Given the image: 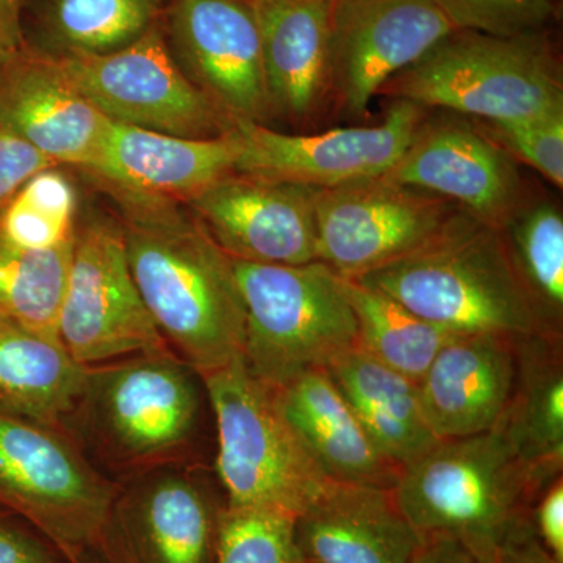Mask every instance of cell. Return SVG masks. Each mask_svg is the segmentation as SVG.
Wrapping results in <instances>:
<instances>
[{
  "label": "cell",
  "instance_id": "39",
  "mask_svg": "<svg viewBox=\"0 0 563 563\" xmlns=\"http://www.w3.org/2000/svg\"><path fill=\"white\" fill-rule=\"evenodd\" d=\"M410 563H477L472 555L465 553L459 544L451 540L433 539L422 540L420 550L417 551Z\"/></svg>",
  "mask_w": 563,
  "mask_h": 563
},
{
  "label": "cell",
  "instance_id": "29",
  "mask_svg": "<svg viewBox=\"0 0 563 563\" xmlns=\"http://www.w3.org/2000/svg\"><path fill=\"white\" fill-rule=\"evenodd\" d=\"M74 242L76 236L49 250H24L0 236V312L29 331L58 339Z\"/></svg>",
  "mask_w": 563,
  "mask_h": 563
},
{
  "label": "cell",
  "instance_id": "7",
  "mask_svg": "<svg viewBox=\"0 0 563 563\" xmlns=\"http://www.w3.org/2000/svg\"><path fill=\"white\" fill-rule=\"evenodd\" d=\"M232 262L246 313L243 358L263 383L284 387L357 346L346 280L325 263Z\"/></svg>",
  "mask_w": 563,
  "mask_h": 563
},
{
  "label": "cell",
  "instance_id": "32",
  "mask_svg": "<svg viewBox=\"0 0 563 563\" xmlns=\"http://www.w3.org/2000/svg\"><path fill=\"white\" fill-rule=\"evenodd\" d=\"M213 563H302L296 547L295 518L224 506Z\"/></svg>",
  "mask_w": 563,
  "mask_h": 563
},
{
  "label": "cell",
  "instance_id": "21",
  "mask_svg": "<svg viewBox=\"0 0 563 563\" xmlns=\"http://www.w3.org/2000/svg\"><path fill=\"white\" fill-rule=\"evenodd\" d=\"M302 563H410L422 540L393 488L329 483L298 517Z\"/></svg>",
  "mask_w": 563,
  "mask_h": 563
},
{
  "label": "cell",
  "instance_id": "36",
  "mask_svg": "<svg viewBox=\"0 0 563 563\" xmlns=\"http://www.w3.org/2000/svg\"><path fill=\"white\" fill-rule=\"evenodd\" d=\"M0 563H69L55 544L29 523L0 517Z\"/></svg>",
  "mask_w": 563,
  "mask_h": 563
},
{
  "label": "cell",
  "instance_id": "16",
  "mask_svg": "<svg viewBox=\"0 0 563 563\" xmlns=\"http://www.w3.org/2000/svg\"><path fill=\"white\" fill-rule=\"evenodd\" d=\"M173 55L192 84L235 124L273 120L261 35L250 0H173Z\"/></svg>",
  "mask_w": 563,
  "mask_h": 563
},
{
  "label": "cell",
  "instance_id": "22",
  "mask_svg": "<svg viewBox=\"0 0 563 563\" xmlns=\"http://www.w3.org/2000/svg\"><path fill=\"white\" fill-rule=\"evenodd\" d=\"M239 139H185L111 121L92 176L103 187L185 202L235 173Z\"/></svg>",
  "mask_w": 563,
  "mask_h": 563
},
{
  "label": "cell",
  "instance_id": "28",
  "mask_svg": "<svg viewBox=\"0 0 563 563\" xmlns=\"http://www.w3.org/2000/svg\"><path fill=\"white\" fill-rule=\"evenodd\" d=\"M515 272L520 277L544 335L563 329V214L551 201H531L503 231Z\"/></svg>",
  "mask_w": 563,
  "mask_h": 563
},
{
  "label": "cell",
  "instance_id": "12",
  "mask_svg": "<svg viewBox=\"0 0 563 563\" xmlns=\"http://www.w3.org/2000/svg\"><path fill=\"white\" fill-rule=\"evenodd\" d=\"M428 113L413 102L390 101L377 124L317 133H282L257 122H235V172L313 190L374 179L401 158Z\"/></svg>",
  "mask_w": 563,
  "mask_h": 563
},
{
  "label": "cell",
  "instance_id": "31",
  "mask_svg": "<svg viewBox=\"0 0 563 563\" xmlns=\"http://www.w3.org/2000/svg\"><path fill=\"white\" fill-rule=\"evenodd\" d=\"M76 188L57 166L25 180L0 211V236L24 250H49L76 236Z\"/></svg>",
  "mask_w": 563,
  "mask_h": 563
},
{
  "label": "cell",
  "instance_id": "26",
  "mask_svg": "<svg viewBox=\"0 0 563 563\" xmlns=\"http://www.w3.org/2000/svg\"><path fill=\"white\" fill-rule=\"evenodd\" d=\"M517 376L501 426L526 461L561 476L563 468V358L561 336H515Z\"/></svg>",
  "mask_w": 563,
  "mask_h": 563
},
{
  "label": "cell",
  "instance_id": "15",
  "mask_svg": "<svg viewBox=\"0 0 563 563\" xmlns=\"http://www.w3.org/2000/svg\"><path fill=\"white\" fill-rule=\"evenodd\" d=\"M433 0H336L332 114L368 120L385 81L453 32Z\"/></svg>",
  "mask_w": 563,
  "mask_h": 563
},
{
  "label": "cell",
  "instance_id": "14",
  "mask_svg": "<svg viewBox=\"0 0 563 563\" xmlns=\"http://www.w3.org/2000/svg\"><path fill=\"white\" fill-rule=\"evenodd\" d=\"M224 506L191 468L152 470L121 485L98 547L117 563H213Z\"/></svg>",
  "mask_w": 563,
  "mask_h": 563
},
{
  "label": "cell",
  "instance_id": "40",
  "mask_svg": "<svg viewBox=\"0 0 563 563\" xmlns=\"http://www.w3.org/2000/svg\"><path fill=\"white\" fill-rule=\"evenodd\" d=\"M69 563H117L111 561L109 555L103 553L101 547L88 548V550L81 551L77 554Z\"/></svg>",
  "mask_w": 563,
  "mask_h": 563
},
{
  "label": "cell",
  "instance_id": "37",
  "mask_svg": "<svg viewBox=\"0 0 563 563\" xmlns=\"http://www.w3.org/2000/svg\"><path fill=\"white\" fill-rule=\"evenodd\" d=\"M537 537L555 563H563V477L553 481L532 509Z\"/></svg>",
  "mask_w": 563,
  "mask_h": 563
},
{
  "label": "cell",
  "instance_id": "38",
  "mask_svg": "<svg viewBox=\"0 0 563 563\" xmlns=\"http://www.w3.org/2000/svg\"><path fill=\"white\" fill-rule=\"evenodd\" d=\"M21 3L22 0H0V66L13 60L25 49Z\"/></svg>",
  "mask_w": 563,
  "mask_h": 563
},
{
  "label": "cell",
  "instance_id": "27",
  "mask_svg": "<svg viewBox=\"0 0 563 563\" xmlns=\"http://www.w3.org/2000/svg\"><path fill=\"white\" fill-rule=\"evenodd\" d=\"M344 280L357 321V346L393 372L420 383L453 335L410 312L387 292Z\"/></svg>",
  "mask_w": 563,
  "mask_h": 563
},
{
  "label": "cell",
  "instance_id": "13",
  "mask_svg": "<svg viewBox=\"0 0 563 563\" xmlns=\"http://www.w3.org/2000/svg\"><path fill=\"white\" fill-rule=\"evenodd\" d=\"M383 177L448 199L498 231L531 199L518 163L473 118L451 111L426 114Z\"/></svg>",
  "mask_w": 563,
  "mask_h": 563
},
{
  "label": "cell",
  "instance_id": "30",
  "mask_svg": "<svg viewBox=\"0 0 563 563\" xmlns=\"http://www.w3.org/2000/svg\"><path fill=\"white\" fill-rule=\"evenodd\" d=\"M158 0H49L46 27L62 54L124 49L157 24Z\"/></svg>",
  "mask_w": 563,
  "mask_h": 563
},
{
  "label": "cell",
  "instance_id": "6",
  "mask_svg": "<svg viewBox=\"0 0 563 563\" xmlns=\"http://www.w3.org/2000/svg\"><path fill=\"white\" fill-rule=\"evenodd\" d=\"M217 426V472L229 509L296 518L329 481L288 424L276 388L243 357L202 376Z\"/></svg>",
  "mask_w": 563,
  "mask_h": 563
},
{
  "label": "cell",
  "instance_id": "23",
  "mask_svg": "<svg viewBox=\"0 0 563 563\" xmlns=\"http://www.w3.org/2000/svg\"><path fill=\"white\" fill-rule=\"evenodd\" d=\"M276 395L288 424L329 481L395 488L401 472L377 450L325 369L296 377Z\"/></svg>",
  "mask_w": 563,
  "mask_h": 563
},
{
  "label": "cell",
  "instance_id": "5",
  "mask_svg": "<svg viewBox=\"0 0 563 563\" xmlns=\"http://www.w3.org/2000/svg\"><path fill=\"white\" fill-rule=\"evenodd\" d=\"M377 96L479 121L563 117L562 63L550 32L501 38L453 31Z\"/></svg>",
  "mask_w": 563,
  "mask_h": 563
},
{
  "label": "cell",
  "instance_id": "35",
  "mask_svg": "<svg viewBox=\"0 0 563 563\" xmlns=\"http://www.w3.org/2000/svg\"><path fill=\"white\" fill-rule=\"evenodd\" d=\"M51 166L57 165L31 144L0 129V211L16 195L25 180Z\"/></svg>",
  "mask_w": 563,
  "mask_h": 563
},
{
  "label": "cell",
  "instance_id": "34",
  "mask_svg": "<svg viewBox=\"0 0 563 563\" xmlns=\"http://www.w3.org/2000/svg\"><path fill=\"white\" fill-rule=\"evenodd\" d=\"M474 121L515 162L531 166L554 187H563V117Z\"/></svg>",
  "mask_w": 563,
  "mask_h": 563
},
{
  "label": "cell",
  "instance_id": "33",
  "mask_svg": "<svg viewBox=\"0 0 563 563\" xmlns=\"http://www.w3.org/2000/svg\"><path fill=\"white\" fill-rule=\"evenodd\" d=\"M454 31L517 38L550 32L562 0H433Z\"/></svg>",
  "mask_w": 563,
  "mask_h": 563
},
{
  "label": "cell",
  "instance_id": "3",
  "mask_svg": "<svg viewBox=\"0 0 563 563\" xmlns=\"http://www.w3.org/2000/svg\"><path fill=\"white\" fill-rule=\"evenodd\" d=\"M206 385L172 350L88 368L66 431L131 476L181 465L199 439Z\"/></svg>",
  "mask_w": 563,
  "mask_h": 563
},
{
  "label": "cell",
  "instance_id": "9",
  "mask_svg": "<svg viewBox=\"0 0 563 563\" xmlns=\"http://www.w3.org/2000/svg\"><path fill=\"white\" fill-rule=\"evenodd\" d=\"M55 58L110 121L185 139H214L233 128L180 68L158 22L124 49Z\"/></svg>",
  "mask_w": 563,
  "mask_h": 563
},
{
  "label": "cell",
  "instance_id": "20",
  "mask_svg": "<svg viewBox=\"0 0 563 563\" xmlns=\"http://www.w3.org/2000/svg\"><path fill=\"white\" fill-rule=\"evenodd\" d=\"M515 376L514 335L451 336L417 384L433 435L446 442L495 429L509 407Z\"/></svg>",
  "mask_w": 563,
  "mask_h": 563
},
{
  "label": "cell",
  "instance_id": "24",
  "mask_svg": "<svg viewBox=\"0 0 563 563\" xmlns=\"http://www.w3.org/2000/svg\"><path fill=\"white\" fill-rule=\"evenodd\" d=\"M325 373L377 450L399 472L440 443L422 413L418 385L361 347L336 357Z\"/></svg>",
  "mask_w": 563,
  "mask_h": 563
},
{
  "label": "cell",
  "instance_id": "18",
  "mask_svg": "<svg viewBox=\"0 0 563 563\" xmlns=\"http://www.w3.org/2000/svg\"><path fill=\"white\" fill-rule=\"evenodd\" d=\"M110 124L74 87L54 55L24 49L0 66V129L55 165L95 172Z\"/></svg>",
  "mask_w": 563,
  "mask_h": 563
},
{
  "label": "cell",
  "instance_id": "8",
  "mask_svg": "<svg viewBox=\"0 0 563 563\" xmlns=\"http://www.w3.org/2000/svg\"><path fill=\"white\" fill-rule=\"evenodd\" d=\"M120 487L65 429L0 413V501L68 562L101 543Z\"/></svg>",
  "mask_w": 563,
  "mask_h": 563
},
{
  "label": "cell",
  "instance_id": "2",
  "mask_svg": "<svg viewBox=\"0 0 563 563\" xmlns=\"http://www.w3.org/2000/svg\"><path fill=\"white\" fill-rule=\"evenodd\" d=\"M561 476L526 461L498 422L440 442L401 470L393 492L421 540H451L477 563H555L537 537L532 509Z\"/></svg>",
  "mask_w": 563,
  "mask_h": 563
},
{
  "label": "cell",
  "instance_id": "25",
  "mask_svg": "<svg viewBox=\"0 0 563 563\" xmlns=\"http://www.w3.org/2000/svg\"><path fill=\"white\" fill-rule=\"evenodd\" d=\"M87 374L60 340L29 331L0 312V413L66 431Z\"/></svg>",
  "mask_w": 563,
  "mask_h": 563
},
{
  "label": "cell",
  "instance_id": "11",
  "mask_svg": "<svg viewBox=\"0 0 563 563\" xmlns=\"http://www.w3.org/2000/svg\"><path fill=\"white\" fill-rule=\"evenodd\" d=\"M459 211L448 199L383 176L318 190V261L358 279L420 250Z\"/></svg>",
  "mask_w": 563,
  "mask_h": 563
},
{
  "label": "cell",
  "instance_id": "19",
  "mask_svg": "<svg viewBox=\"0 0 563 563\" xmlns=\"http://www.w3.org/2000/svg\"><path fill=\"white\" fill-rule=\"evenodd\" d=\"M273 120L313 129L332 114V33L336 0H250Z\"/></svg>",
  "mask_w": 563,
  "mask_h": 563
},
{
  "label": "cell",
  "instance_id": "17",
  "mask_svg": "<svg viewBox=\"0 0 563 563\" xmlns=\"http://www.w3.org/2000/svg\"><path fill=\"white\" fill-rule=\"evenodd\" d=\"M317 192L235 172L181 203L232 261L306 265L318 261Z\"/></svg>",
  "mask_w": 563,
  "mask_h": 563
},
{
  "label": "cell",
  "instance_id": "10",
  "mask_svg": "<svg viewBox=\"0 0 563 563\" xmlns=\"http://www.w3.org/2000/svg\"><path fill=\"white\" fill-rule=\"evenodd\" d=\"M58 339L85 368L169 350L133 280L121 222L98 218L76 231Z\"/></svg>",
  "mask_w": 563,
  "mask_h": 563
},
{
  "label": "cell",
  "instance_id": "1",
  "mask_svg": "<svg viewBox=\"0 0 563 563\" xmlns=\"http://www.w3.org/2000/svg\"><path fill=\"white\" fill-rule=\"evenodd\" d=\"M109 190L133 280L169 350L201 376L243 357L246 313L232 258L185 203Z\"/></svg>",
  "mask_w": 563,
  "mask_h": 563
},
{
  "label": "cell",
  "instance_id": "4",
  "mask_svg": "<svg viewBox=\"0 0 563 563\" xmlns=\"http://www.w3.org/2000/svg\"><path fill=\"white\" fill-rule=\"evenodd\" d=\"M354 280L450 335L543 333L503 231L463 210L420 250Z\"/></svg>",
  "mask_w": 563,
  "mask_h": 563
}]
</instances>
